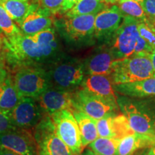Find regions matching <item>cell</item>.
Listing matches in <instances>:
<instances>
[{"instance_id": "cell-1", "label": "cell", "mask_w": 155, "mask_h": 155, "mask_svg": "<svg viewBox=\"0 0 155 155\" xmlns=\"http://www.w3.org/2000/svg\"><path fill=\"white\" fill-rule=\"evenodd\" d=\"M7 49L6 67L9 71L19 67L46 68L66 53L62 40L50 45L40 44L32 35L19 34L12 38H4Z\"/></svg>"}, {"instance_id": "cell-2", "label": "cell", "mask_w": 155, "mask_h": 155, "mask_svg": "<svg viewBox=\"0 0 155 155\" xmlns=\"http://www.w3.org/2000/svg\"><path fill=\"white\" fill-rule=\"evenodd\" d=\"M96 15L68 17L63 15L55 18L54 27L64 45L70 50H79L96 44L94 36Z\"/></svg>"}, {"instance_id": "cell-3", "label": "cell", "mask_w": 155, "mask_h": 155, "mask_svg": "<svg viewBox=\"0 0 155 155\" xmlns=\"http://www.w3.org/2000/svg\"><path fill=\"white\" fill-rule=\"evenodd\" d=\"M117 104L134 132L155 136V96H118Z\"/></svg>"}, {"instance_id": "cell-4", "label": "cell", "mask_w": 155, "mask_h": 155, "mask_svg": "<svg viewBox=\"0 0 155 155\" xmlns=\"http://www.w3.org/2000/svg\"><path fill=\"white\" fill-rule=\"evenodd\" d=\"M45 69L51 88L71 93L80 88L86 75L83 59L68 53Z\"/></svg>"}, {"instance_id": "cell-5", "label": "cell", "mask_w": 155, "mask_h": 155, "mask_svg": "<svg viewBox=\"0 0 155 155\" xmlns=\"http://www.w3.org/2000/svg\"><path fill=\"white\" fill-rule=\"evenodd\" d=\"M113 85L134 83L155 76L150 57L131 55L116 60L109 75Z\"/></svg>"}, {"instance_id": "cell-6", "label": "cell", "mask_w": 155, "mask_h": 155, "mask_svg": "<svg viewBox=\"0 0 155 155\" xmlns=\"http://www.w3.org/2000/svg\"><path fill=\"white\" fill-rule=\"evenodd\" d=\"M10 72L20 98H37L51 87L45 68L19 67Z\"/></svg>"}, {"instance_id": "cell-7", "label": "cell", "mask_w": 155, "mask_h": 155, "mask_svg": "<svg viewBox=\"0 0 155 155\" xmlns=\"http://www.w3.org/2000/svg\"><path fill=\"white\" fill-rule=\"evenodd\" d=\"M38 155H74L56 134L55 126L48 114L42 118L32 130Z\"/></svg>"}, {"instance_id": "cell-8", "label": "cell", "mask_w": 155, "mask_h": 155, "mask_svg": "<svg viewBox=\"0 0 155 155\" xmlns=\"http://www.w3.org/2000/svg\"><path fill=\"white\" fill-rule=\"evenodd\" d=\"M138 21L133 17L124 16L119 28L106 43L116 60L133 55L139 36Z\"/></svg>"}, {"instance_id": "cell-9", "label": "cell", "mask_w": 155, "mask_h": 155, "mask_svg": "<svg viewBox=\"0 0 155 155\" xmlns=\"http://www.w3.org/2000/svg\"><path fill=\"white\" fill-rule=\"evenodd\" d=\"M56 134L74 155H81L84 149L77 121L73 112L65 109L50 115Z\"/></svg>"}, {"instance_id": "cell-10", "label": "cell", "mask_w": 155, "mask_h": 155, "mask_svg": "<svg viewBox=\"0 0 155 155\" xmlns=\"http://www.w3.org/2000/svg\"><path fill=\"white\" fill-rule=\"evenodd\" d=\"M74 110L85 113L95 120L119 113V106L94 96L82 88L73 92Z\"/></svg>"}, {"instance_id": "cell-11", "label": "cell", "mask_w": 155, "mask_h": 155, "mask_svg": "<svg viewBox=\"0 0 155 155\" xmlns=\"http://www.w3.org/2000/svg\"><path fill=\"white\" fill-rule=\"evenodd\" d=\"M45 115L36 98L22 97L9 117L15 127L32 131Z\"/></svg>"}, {"instance_id": "cell-12", "label": "cell", "mask_w": 155, "mask_h": 155, "mask_svg": "<svg viewBox=\"0 0 155 155\" xmlns=\"http://www.w3.org/2000/svg\"><path fill=\"white\" fill-rule=\"evenodd\" d=\"M0 148L19 155H38V149L32 131L15 127L0 133Z\"/></svg>"}, {"instance_id": "cell-13", "label": "cell", "mask_w": 155, "mask_h": 155, "mask_svg": "<svg viewBox=\"0 0 155 155\" xmlns=\"http://www.w3.org/2000/svg\"><path fill=\"white\" fill-rule=\"evenodd\" d=\"M123 15L116 5L107 6L96 15L94 36L96 44H106L119 28Z\"/></svg>"}, {"instance_id": "cell-14", "label": "cell", "mask_w": 155, "mask_h": 155, "mask_svg": "<svg viewBox=\"0 0 155 155\" xmlns=\"http://www.w3.org/2000/svg\"><path fill=\"white\" fill-rule=\"evenodd\" d=\"M53 16L39 2H35L18 26L23 35H33L53 27L55 19Z\"/></svg>"}, {"instance_id": "cell-15", "label": "cell", "mask_w": 155, "mask_h": 155, "mask_svg": "<svg viewBox=\"0 0 155 155\" xmlns=\"http://www.w3.org/2000/svg\"><path fill=\"white\" fill-rule=\"evenodd\" d=\"M113 54L106 44L98 45L86 58L83 59L87 75H109L114 61Z\"/></svg>"}, {"instance_id": "cell-16", "label": "cell", "mask_w": 155, "mask_h": 155, "mask_svg": "<svg viewBox=\"0 0 155 155\" xmlns=\"http://www.w3.org/2000/svg\"><path fill=\"white\" fill-rule=\"evenodd\" d=\"M96 124L99 137L121 140L124 137L134 133L127 117L121 112L96 120Z\"/></svg>"}, {"instance_id": "cell-17", "label": "cell", "mask_w": 155, "mask_h": 155, "mask_svg": "<svg viewBox=\"0 0 155 155\" xmlns=\"http://www.w3.org/2000/svg\"><path fill=\"white\" fill-rule=\"evenodd\" d=\"M86 91L117 105L119 94L116 92L109 75H87L80 87Z\"/></svg>"}, {"instance_id": "cell-18", "label": "cell", "mask_w": 155, "mask_h": 155, "mask_svg": "<svg viewBox=\"0 0 155 155\" xmlns=\"http://www.w3.org/2000/svg\"><path fill=\"white\" fill-rule=\"evenodd\" d=\"M36 99L45 113L50 116L65 109L74 111L73 93L63 91L50 87Z\"/></svg>"}, {"instance_id": "cell-19", "label": "cell", "mask_w": 155, "mask_h": 155, "mask_svg": "<svg viewBox=\"0 0 155 155\" xmlns=\"http://www.w3.org/2000/svg\"><path fill=\"white\" fill-rule=\"evenodd\" d=\"M19 99L12 73L6 68H0V110L9 116Z\"/></svg>"}, {"instance_id": "cell-20", "label": "cell", "mask_w": 155, "mask_h": 155, "mask_svg": "<svg viewBox=\"0 0 155 155\" xmlns=\"http://www.w3.org/2000/svg\"><path fill=\"white\" fill-rule=\"evenodd\" d=\"M154 145V135L134 132L120 140L117 155H134L139 150H147Z\"/></svg>"}, {"instance_id": "cell-21", "label": "cell", "mask_w": 155, "mask_h": 155, "mask_svg": "<svg viewBox=\"0 0 155 155\" xmlns=\"http://www.w3.org/2000/svg\"><path fill=\"white\" fill-rule=\"evenodd\" d=\"M119 95L131 98L155 96V76L134 83L114 85Z\"/></svg>"}, {"instance_id": "cell-22", "label": "cell", "mask_w": 155, "mask_h": 155, "mask_svg": "<svg viewBox=\"0 0 155 155\" xmlns=\"http://www.w3.org/2000/svg\"><path fill=\"white\" fill-rule=\"evenodd\" d=\"M72 112L78 126L83 148L86 149L98 137L96 120L81 111L74 110Z\"/></svg>"}, {"instance_id": "cell-23", "label": "cell", "mask_w": 155, "mask_h": 155, "mask_svg": "<svg viewBox=\"0 0 155 155\" xmlns=\"http://www.w3.org/2000/svg\"><path fill=\"white\" fill-rule=\"evenodd\" d=\"M38 2L37 0H0L7 14L18 25L32 7V5Z\"/></svg>"}, {"instance_id": "cell-24", "label": "cell", "mask_w": 155, "mask_h": 155, "mask_svg": "<svg viewBox=\"0 0 155 155\" xmlns=\"http://www.w3.org/2000/svg\"><path fill=\"white\" fill-rule=\"evenodd\" d=\"M107 6L102 0H80L64 15L68 17H75L80 15H97Z\"/></svg>"}, {"instance_id": "cell-25", "label": "cell", "mask_w": 155, "mask_h": 155, "mask_svg": "<svg viewBox=\"0 0 155 155\" xmlns=\"http://www.w3.org/2000/svg\"><path fill=\"white\" fill-rule=\"evenodd\" d=\"M120 139L98 137L88 147L97 155H117Z\"/></svg>"}, {"instance_id": "cell-26", "label": "cell", "mask_w": 155, "mask_h": 155, "mask_svg": "<svg viewBox=\"0 0 155 155\" xmlns=\"http://www.w3.org/2000/svg\"><path fill=\"white\" fill-rule=\"evenodd\" d=\"M116 5L124 16L133 17L137 20H143L147 16L140 3L134 0H119Z\"/></svg>"}, {"instance_id": "cell-27", "label": "cell", "mask_w": 155, "mask_h": 155, "mask_svg": "<svg viewBox=\"0 0 155 155\" xmlns=\"http://www.w3.org/2000/svg\"><path fill=\"white\" fill-rule=\"evenodd\" d=\"M0 30L5 38H9L22 34L20 29L7 14L0 3Z\"/></svg>"}, {"instance_id": "cell-28", "label": "cell", "mask_w": 155, "mask_h": 155, "mask_svg": "<svg viewBox=\"0 0 155 155\" xmlns=\"http://www.w3.org/2000/svg\"><path fill=\"white\" fill-rule=\"evenodd\" d=\"M139 35L155 50V28L147 18L138 21Z\"/></svg>"}, {"instance_id": "cell-29", "label": "cell", "mask_w": 155, "mask_h": 155, "mask_svg": "<svg viewBox=\"0 0 155 155\" xmlns=\"http://www.w3.org/2000/svg\"><path fill=\"white\" fill-rule=\"evenodd\" d=\"M153 51L154 50L152 49V48L139 35L132 55L145 56V57L150 58Z\"/></svg>"}, {"instance_id": "cell-30", "label": "cell", "mask_w": 155, "mask_h": 155, "mask_svg": "<svg viewBox=\"0 0 155 155\" xmlns=\"http://www.w3.org/2000/svg\"><path fill=\"white\" fill-rule=\"evenodd\" d=\"M64 0H38L40 6L48 9L53 15L60 14Z\"/></svg>"}, {"instance_id": "cell-31", "label": "cell", "mask_w": 155, "mask_h": 155, "mask_svg": "<svg viewBox=\"0 0 155 155\" xmlns=\"http://www.w3.org/2000/svg\"><path fill=\"white\" fill-rule=\"evenodd\" d=\"M147 16V19L152 21L155 19V0H144L141 3Z\"/></svg>"}, {"instance_id": "cell-32", "label": "cell", "mask_w": 155, "mask_h": 155, "mask_svg": "<svg viewBox=\"0 0 155 155\" xmlns=\"http://www.w3.org/2000/svg\"><path fill=\"white\" fill-rule=\"evenodd\" d=\"M14 128L15 127L12 124L9 116L0 110V133L5 132Z\"/></svg>"}, {"instance_id": "cell-33", "label": "cell", "mask_w": 155, "mask_h": 155, "mask_svg": "<svg viewBox=\"0 0 155 155\" xmlns=\"http://www.w3.org/2000/svg\"><path fill=\"white\" fill-rule=\"evenodd\" d=\"M5 36H0V68H6V58H7V49L4 40Z\"/></svg>"}, {"instance_id": "cell-34", "label": "cell", "mask_w": 155, "mask_h": 155, "mask_svg": "<svg viewBox=\"0 0 155 155\" xmlns=\"http://www.w3.org/2000/svg\"><path fill=\"white\" fill-rule=\"evenodd\" d=\"M80 0H64L63 5H62L61 10L60 12V14L63 15L68 12L73 6L76 5Z\"/></svg>"}, {"instance_id": "cell-35", "label": "cell", "mask_w": 155, "mask_h": 155, "mask_svg": "<svg viewBox=\"0 0 155 155\" xmlns=\"http://www.w3.org/2000/svg\"><path fill=\"white\" fill-rule=\"evenodd\" d=\"M0 155H19L16 153L11 152V151L5 150V149L0 148Z\"/></svg>"}, {"instance_id": "cell-36", "label": "cell", "mask_w": 155, "mask_h": 155, "mask_svg": "<svg viewBox=\"0 0 155 155\" xmlns=\"http://www.w3.org/2000/svg\"><path fill=\"white\" fill-rule=\"evenodd\" d=\"M81 155H97V154H95V153L93 152L91 149H89L88 147H87V148L84 149V150L83 151Z\"/></svg>"}, {"instance_id": "cell-37", "label": "cell", "mask_w": 155, "mask_h": 155, "mask_svg": "<svg viewBox=\"0 0 155 155\" xmlns=\"http://www.w3.org/2000/svg\"><path fill=\"white\" fill-rule=\"evenodd\" d=\"M150 60H151V62H152V67H153V69H154V72L155 75V50L153 51V53L150 56Z\"/></svg>"}, {"instance_id": "cell-38", "label": "cell", "mask_w": 155, "mask_h": 155, "mask_svg": "<svg viewBox=\"0 0 155 155\" xmlns=\"http://www.w3.org/2000/svg\"><path fill=\"white\" fill-rule=\"evenodd\" d=\"M106 5H116L119 2V0H102Z\"/></svg>"}, {"instance_id": "cell-39", "label": "cell", "mask_w": 155, "mask_h": 155, "mask_svg": "<svg viewBox=\"0 0 155 155\" xmlns=\"http://www.w3.org/2000/svg\"><path fill=\"white\" fill-rule=\"evenodd\" d=\"M147 152L149 155H155V145L150 148L147 149Z\"/></svg>"}, {"instance_id": "cell-40", "label": "cell", "mask_w": 155, "mask_h": 155, "mask_svg": "<svg viewBox=\"0 0 155 155\" xmlns=\"http://www.w3.org/2000/svg\"><path fill=\"white\" fill-rule=\"evenodd\" d=\"M134 155H149V154H147V150H145L144 152H141V153H139V154H135Z\"/></svg>"}, {"instance_id": "cell-41", "label": "cell", "mask_w": 155, "mask_h": 155, "mask_svg": "<svg viewBox=\"0 0 155 155\" xmlns=\"http://www.w3.org/2000/svg\"><path fill=\"white\" fill-rule=\"evenodd\" d=\"M134 1H135V2H139V3H141L143 1H144V0H134Z\"/></svg>"}, {"instance_id": "cell-42", "label": "cell", "mask_w": 155, "mask_h": 155, "mask_svg": "<svg viewBox=\"0 0 155 155\" xmlns=\"http://www.w3.org/2000/svg\"><path fill=\"white\" fill-rule=\"evenodd\" d=\"M149 21H150V20H149ZM150 22H151L153 25H154V28H155V19H154V20H152V21H150Z\"/></svg>"}, {"instance_id": "cell-43", "label": "cell", "mask_w": 155, "mask_h": 155, "mask_svg": "<svg viewBox=\"0 0 155 155\" xmlns=\"http://www.w3.org/2000/svg\"><path fill=\"white\" fill-rule=\"evenodd\" d=\"M2 31H1V30H0V36H1V35H2Z\"/></svg>"}, {"instance_id": "cell-44", "label": "cell", "mask_w": 155, "mask_h": 155, "mask_svg": "<svg viewBox=\"0 0 155 155\" xmlns=\"http://www.w3.org/2000/svg\"><path fill=\"white\" fill-rule=\"evenodd\" d=\"M37 1H38V0H37Z\"/></svg>"}]
</instances>
